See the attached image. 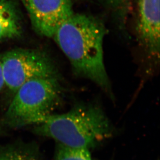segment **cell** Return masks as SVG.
<instances>
[{
    "label": "cell",
    "mask_w": 160,
    "mask_h": 160,
    "mask_svg": "<svg viewBox=\"0 0 160 160\" xmlns=\"http://www.w3.org/2000/svg\"><path fill=\"white\" fill-rule=\"evenodd\" d=\"M5 85L4 81L3 79V73H2V70L1 65L0 62V92L1 91L3 87Z\"/></svg>",
    "instance_id": "cell-10"
},
{
    "label": "cell",
    "mask_w": 160,
    "mask_h": 160,
    "mask_svg": "<svg viewBox=\"0 0 160 160\" xmlns=\"http://www.w3.org/2000/svg\"><path fill=\"white\" fill-rule=\"evenodd\" d=\"M136 32L139 43L150 56L159 59L160 0H139Z\"/></svg>",
    "instance_id": "cell-6"
},
{
    "label": "cell",
    "mask_w": 160,
    "mask_h": 160,
    "mask_svg": "<svg viewBox=\"0 0 160 160\" xmlns=\"http://www.w3.org/2000/svg\"><path fill=\"white\" fill-rule=\"evenodd\" d=\"M112 1H113L114 2H118V3H119V2H123L125 0H111Z\"/></svg>",
    "instance_id": "cell-11"
},
{
    "label": "cell",
    "mask_w": 160,
    "mask_h": 160,
    "mask_svg": "<svg viewBox=\"0 0 160 160\" xmlns=\"http://www.w3.org/2000/svg\"><path fill=\"white\" fill-rule=\"evenodd\" d=\"M106 28L102 21L85 14H73L54 33V41L76 76L88 79L110 92L105 66L103 42Z\"/></svg>",
    "instance_id": "cell-1"
},
{
    "label": "cell",
    "mask_w": 160,
    "mask_h": 160,
    "mask_svg": "<svg viewBox=\"0 0 160 160\" xmlns=\"http://www.w3.org/2000/svg\"><path fill=\"white\" fill-rule=\"evenodd\" d=\"M1 132H2L1 128V127H0V134H1Z\"/></svg>",
    "instance_id": "cell-12"
},
{
    "label": "cell",
    "mask_w": 160,
    "mask_h": 160,
    "mask_svg": "<svg viewBox=\"0 0 160 160\" xmlns=\"http://www.w3.org/2000/svg\"><path fill=\"white\" fill-rule=\"evenodd\" d=\"M26 8L34 30L53 38L60 26L74 14L71 0H20Z\"/></svg>",
    "instance_id": "cell-5"
},
{
    "label": "cell",
    "mask_w": 160,
    "mask_h": 160,
    "mask_svg": "<svg viewBox=\"0 0 160 160\" xmlns=\"http://www.w3.org/2000/svg\"><path fill=\"white\" fill-rule=\"evenodd\" d=\"M4 117L12 128L36 125L60 105L63 89L59 76L33 79L16 92Z\"/></svg>",
    "instance_id": "cell-3"
},
{
    "label": "cell",
    "mask_w": 160,
    "mask_h": 160,
    "mask_svg": "<svg viewBox=\"0 0 160 160\" xmlns=\"http://www.w3.org/2000/svg\"><path fill=\"white\" fill-rule=\"evenodd\" d=\"M21 13L14 0H0V41L14 39L22 33Z\"/></svg>",
    "instance_id": "cell-7"
},
{
    "label": "cell",
    "mask_w": 160,
    "mask_h": 160,
    "mask_svg": "<svg viewBox=\"0 0 160 160\" xmlns=\"http://www.w3.org/2000/svg\"><path fill=\"white\" fill-rule=\"evenodd\" d=\"M0 62L5 85L14 92L33 79L59 76L50 57L38 50H12L3 55Z\"/></svg>",
    "instance_id": "cell-4"
},
{
    "label": "cell",
    "mask_w": 160,
    "mask_h": 160,
    "mask_svg": "<svg viewBox=\"0 0 160 160\" xmlns=\"http://www.w3.org/2000/svg\"><path fill=\"white\" fill-rule=\"evenodd\" d=\"M54 160H92L86 148H72L57 144Z\"/></svg>",
    "instance_id": "cell-9"
},
{
    "label": "cell",
    "mask_w": 160,
    "mask_h": 160,
    "mask_svg": "<svg viewBox=\"0 0 160 160\" xmlns=\"http://www.w3.org/2000/svg\"><path fill=\"white\" fill-rule=\"evenodd\" d=\"M35 143L21 141L0 145V160H42Z\"/></svg>",
    "instance_id": "cell-8"
},
{
    "label": "cell",
    "mask_w": 160,
    "mask_h": 160,
    "mask_svg": "<svg viewBox=\"0 0 160 160\" xmlns=\"http://www.w3.org/2000/svg\"><path fill=\"white\" fill-rule=\"evenodd\" d=\"M112 127L98 106L80 104L62 114H51L35 125L33 131L57 144L72 148H92L110 137Z\"/></svg>",
    "instance_id": "cell-2"
}]
</instances>
